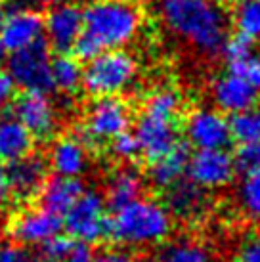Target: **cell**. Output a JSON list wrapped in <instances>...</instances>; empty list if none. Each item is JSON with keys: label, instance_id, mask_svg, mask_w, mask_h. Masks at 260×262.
<instances>
[{"label": "cell", "instance_id": "1", "mask_svg": "<svg viewBox=\"0 0 260 262\" xmlns=\"http://www.w3.org/2000/svg\"><path fill=\"white\" fill-rule=\"evenodd\" d=\"M157 14L176 40L201 56L220 54L228 40V15L216 0H161Z\"/></svg>", "mask_w": 260, "mask_h": 262}, {"label": "cell", "instance_id": "2", "mask_svg": "<svg viewBox=\"0 0 260 262\" xmlns=\"http://www.w3.org/2000/svg\"><path fill=\"white\" fill-rule=\"evenodd\" d=\"M142 29V12L134 0H94L82 12V31L75 44L80 58L128 46Z\"/></svg>", "mask_w": 260, "mask_h": 262}, {"label": "cell", "instance_id": "3", "mask_svg": "<svg viewBox=\"0 0 260 262\" xmlns=\"http://www.w3.org/2000/svg\"><path fill=\"white\" fill-rule=\"evenodd\" d=\"M172 232V214L165 205L138 197L134 201L115 209L109 219L107 235L111 239L130 249L155 247L165 243Z\"/></svg>", "mask_w": 260, "mask_h": 262}, {"label": "cell", "instance_id": "4", "mask_svg": "<svg viewBox=\"0 0 260 262\" xmlns=\"http://www.w3.org/2000/svg\"><path fill=\"white\" fill-rule=\"evenodd\" d=\"M180 111L182 96L170 86L155 88L145 98L134 128L140 153L153 161L178 146Z\"/></svg>", "mask_w": 260, "mask_h": 262}, {"label": "cell", "instance_id": "5", "mask_svg": "<svg viewBox=\"0 0 260 262\" xmlns=\"http://www.w3.org/2000/svg\"><path fill=\"white\" fill-rule=\"evenodd\" d=\"M138 80V61L126 50H105L88 59L82 69V86L96 98L119 96Z\"/></svg>", "mask_w": 260, "mask_h": 262}, {"label": "cell", "instance_id": "6", "mask_svg": "<svg viewBox=\"0 0 260 262\" xmlns=\"http://www.w3.org/2000/svg\"><path fill=\"white\" fill-rule=\"evenodd\" d=\"M132 110L117 96L96 98L88 105L84 123L80 126V140L84 144H105L130 128Z\"/></svg>", "mask_w": 260, "mask_h": 262}, {"label": "cell", "instance_id": "7", "mask_svg": "<svg viewBox=\"0 0 260 262\" xmlns=\"http://www.w3.org/2000/svg\"><path fill=\"white\" fill-rule=\"evenodd\" d=\"M50 50L44 40L31 44L27 48L10 54L8 77L23 92H52Z\"/></svg>", "mask_w": 260, "mask_h": 262}, {"label": "cell", "instance_id": "8", "mask_svg": "<svg viewBox=\"0 0 260 262\" xmlns=\"http://www.w3.org/2000/svg\"><path fill=\"white\" fill-rule=\"evenodd\" d=\"M67 232L77 241L82 243H98L107 237L109 216L105 212V199L101 193L90 189L82 191L77 201L63 214Z\"/></svg>", "mask_w": 260, "mask_h": 262}, {"label": "cell", "instance_id": "9", "mask_svg": "<svg viewBox=\"0 0 260 262\" xmlns=\"http://www.w3.org/2000/svg\"><path fill=\"white\" fill-rule=\"evenodd\" d=\"M184 132L195 149H226L231 142L230 121L214 107H195L189 111Z\"/></svg>", "mask_w": 260, "mask_h": 262}, {"label": "cell", "instance_id": "10", "mask_svg": "<svg viewBox=\"0 0 260 262\" xmlns=\"http://www.w3.org/2000/svg\"><path fill=\"white\" fill-rule=\"evenodd\" d=\"M235 161L226 149H197L188 161L189 180L203 189H220L235 176Z\"/></svg>", "mask_w": 260, "mask_h": 262}, {"label": "cell", "instance_id": "11", "mask_svg": "<svg viewBox=\"0 0 260 262\" xmlns=\"http://www.w3.org/2000/svg\"><path fill=\"white\" fill-rule=\"evenodd\" d=\"M14 117L33 134V138H50L58 130V111L42 92H23L14 102Z\"/></svg>", "mask_w": 260, "mask_h": 262}, {"label": "cell", "instance_id": "12", "mask_svg": "<svg viewBox=\"0 0 260 262\" xmlns=\"http://www.w3.org/2000/svg\"><path fill=\"white\" fill-rule=\"evenodd\" d=\"M80 31H82V10L73 2H58L46 14L44 33L48 44L59 54L75 48Z\"/></svg>", "mask_w": 260, "mask_h": 262}, {"label": "cell", "instance_id": "13", "mask_svg": "<svg viewBox=\"0 0 260 262\" xmlns=\"http://www.w3.org/2000/svg\"><path fill=\"white\" fill-rule=\"evenodd\" d=\"M44 19L35 8H17L6 14L0 29V48L17 52L42 40Z\"/></svg>", "mask_w": 260, "mask_h": 262}, {"label": "cell", "instance_id": "14", "mask_svg": "<svg viewBox=\"0 0 260 262\" xmlns=\"http://www.w3.org/2000/svg\"><path fill=\"white\" fill-rule=\"evenodd\" d=\"M210 96L218 111L233 115L256 103L258 88L254 86V82L247 75L230 71L214 80V84L210 88Z\"/></svg>", "mask_w": 260, "mask_h": 262}, {"label": "cell", "instance_id": "15", "mask_svg": "<svg viewBox=\"0 0 260 262\" xmlns=\"http://www.w3.org/2000/svg\"><path fill=\"white\" fill-rule=\"evenodd\" d=\"M61 230V216L38 209H25L19 212L12 224L10 233L19 245H42L44 241L58 235Z\"/></svg>", "mask_w": 260, "mask_h": 262}, {"label": "cell", "instance_id": "16", "mask_svg": "<svg viewBox=\"0 0 260 262\" xmlns=\"http://www.w3.org/2000/svg\"><path fill=\"white\" fill-rule=\"evenodd\" d=\"M165 197V207L168 212L180 220L195 222L201 220L209 211L207 189L199 188L191 180H178L170 188H166Z\"/></svg>", "mask_w": 260, "mask_h": 262}, {"label": "cell", "instance_id": "17", "mask_svg": "<svg viewBox=\"0 0 260 262\" xmlns=\"http://www.w3.org/2000/svg\"><path fill=\"white\" fill-rule=\"evenodd\" d=\"M6 176L10 193H14L21 201H29L38 195L46 182V163L42 157L29 153L27 157L10 163Z\"/></svg>", "mask_w": 260, "mask_h": 262}, {"label": "cell", "instance_id": "18", "mask_svg": "<svg viewBox=\"0 0 260 262\" xmlns=\"http://www.w3.org/2000/svg\"><path fill=\"white\" fill-rule=\"evenodd\" d=\"M48 163L58 176L65 178H79L88 168L86 144L77 136L58 138L50 147Z\"/></svg>", "mask_w": 260, "mask_h": 262}, {"label": "cell", "instance_id": "19", "mask_svg": "<svg viewBox=\"0 0 260 262\" xmlns=\"http://www.w3.org/2000/svg\"><path fill=\"white\" fill-rule=\"evenodd\" d=\"M82 191L84 188L79 178H65L56 174L50 180L46 178L44 186L38 191V201L44 211L63 216Z\"/></svg>", "mask_w": 260, "mask_h": 262}, {"label": "cell", "instance_id": "20", "mask_svg": "<svg viewBox=\"0 0 260 262\" xmlns=\"http://www.w3.org/2000/svg\"><path fill=\"white\" fill-rule=\"evenodd\" d=\"M35 138L14 115L0 117V161L14 163L33 153Z\"/></svg>", "mask_w": 260, "mask_h": 262}, {"label": "cell", "instance_id": "21", "mask_svg": "<svg viewBox=\"0 0 260 262\" xmlns=\"http://www.w3.org/2000/svg\"><path fill=\"white\" fill-rule=\"evenodd\" d=\"M144 191V176L134 167H121L107 178L105 186V205H109L113 211L123 205L142 197Z\"/></svg>", "mask_w": 260, "mask_h": 262}, {"label": "cell", "instance_id": "22", "mask_svg": "<svg viewBox=\"0 0 260 262\" xmlns=\"http://www.w3.org/2000/svg\"><path fill=\"white\" fill-rule=\"evenodd\" d=\"M188 161L189 153L184 146H174L170 151H166L165 155H161L157 159L151 161L149 167V180L153 186L157 188H170L172 184L182 180V176L188 170Z\"/></svg>", "mask_w": 260, "mask_h": 262}, {"label": "cell", "instance_id": "23", "mask_svg": "<svg viewBox=\"0 0 260 262\" xmlns=\"http://www.w3.org/2000/svg\"><path fill=\"white\" fill-rule=\"evenodd\" d=\"M157 262H212V253L193 237H178L166 241L159 249Z\"/></svg>", "mask_w": 260, "mask_h": 262}, {"label": "cell", "instance_id": "24", "mask_svg": "<svg viewBox=\"0 0 260 262\" xmlns=\"http://www.w3.org/2000/svg\"><path fill=\"white\" fill-rule=\"evenodd\" d=\"M52 86L61 90L63 94H73L82 84V67L71 56H58L50 63Z\"/></svg>", "mask_w": 260, "mask_h": 262}, {"label": "cell", "instance_id": "25", "mask_svg": "<svg viewBox=\"0 0 260 262\" xmlns=\"http://www.w3.org/2000/svg\"><path fill=\"white\" fill-rule=\"evenodd\" d=\"M231 140H237L239 144L260 142V105L253 103L251 107L233 113L230 119Z\"/></svg>", "mask_w": 260, "mask_h": 262}, {"label": "cell", "instance_id": "26", "mask_svg": "<svg viewBox=\"0 0 260 262\" xmlns=\"http://www.w3.org/2000/svg\"><path fill=\"white\" fill-rule=\"evenodd\" d=\"M233 25L241 37L260 38V0H239L233 10Z\"/></svg>", "mask_w": 260, "mask_h": 262}, {"label": "cell", "instance_id": "27", "mask_svg": "<svg viewBox=\"0 0 260 262\" xmlns=\"http://www.w3.org/2000/svg\"><path fill=\"white\" fill-rule=\"evenodd\" d=\"M222 54H224L231 73L247 75L249 73V67H251V61L254 58L253 40L241 37V35H237L235 38H228L224 42Z\"/></svg>", "mask_w": 260, "mask_h": 262}, {"label": "cell", "instance_id": "28", "mask_svg": "<svg viewBox=\"0 0 260 262\" xmlns=\"http://www.w3.org/2000/svg\"><path fill=\"white\" fill-rule=\"evenodd\" d=\"M237 203L247 219L260 224V172L245 174L237 188Z\"/></svg>", "mask_w": 260, "mask_h": 262}, {"label": "cell", "instance_id": "29", "mask_svg": "<svg viewBox=\"0 0 260 262\" xmlns=\"http://www.w3.org/2000/svg\"><path fill=\"white\" fill-rule=\"evenodd\" d=\"M233 161H235V168H239L245 174L260 172V142L241 144Z\"/></svg>", "mask_w": 260, "mask_h": 262}, {"label": "cell", "instance_id": "30", "mask_svg": "<svg viewBox=\"0 0 260 262\" xmlns=\"http://www.w3.org/2000/svg\"><path fill=\"white\" fill-rule=\"evenodd\" d=\"M109 144H111L113 155L121 161H132L140 155V144H138L136 136L128 130L123 132V134H119V136L111 140Z\"/></svg>", "mask_w": 260, "mask_h": 262}, {"label": "cell", "instance_id": "31", "mask_svg": "<svg viewBox=\"0 0 260 262\" xmlns=\"http://www.w3.org/2000/svg\"><path fill=\"white\" fill-rule=\"evenodd\" d=\"M73 241L69 237H65V235H54L50 237L48 241H44L42 245V251H40V256L44 258H48L52 262H65V256L69 253V249H71Z\"/></svg>", "mask_w": 260, "mask_h": 262}, {"label": "cell", "instance_id": "32", "mask_svg": "<svg viewBox=\"0 0 260 262\" xmlns=\"http://www.w3.org/2000/svg\"><path fill=\"white\" fill-rule=\"evenodd\" d=\"M237 262H260V232L243 239L237 251Z\"/></svg>", "mask_w": 260, "mask_h": 262}, {"label": "cell", "instance_id": "33", "mask_svg": "<svg viewBox=\"0 0 260 262\" xmlns=\"http://www.w3.org/2000/svg\"><path fill=\"white\" fill-rule=\"evenodd\" d=\"M96 253L90 243H82V241H77L73 243L69 253L65 256V262H96Z\"/></svg>", "mask_w": 260, "mask_h": 262}, {"label": "cell", "instance_id": "34", "mask_svg": "<svg viewBox=\"0 0 260 262\" xmlns=\"http://www.w3.org/2000/svg\"><path fill=\"white\" fill-rule=\"evenodd\" d=\"M0 262H35V258L19 245H2L0 247Z\"/></svg>", "mask_w": 260, "mask_h": 262}, {"label": "cell", "instance_id": "35", "mask_svg": "<svg viewBox=\"0 0 260 262\" xmlns=\"http://www.w3.org/2000/svg\"><path fill=\"white\" fill-rule=\"evenodd\" d=\"M12 96H14V82L10 80L8 73H2V71H0V115H2L4 107L10 103Z\"/></svg>", "mask_w": 260, "mask_h": 262}, {"label": "cell", "instance_id": "36", "mask_svg": "<svg viewBox=\"0 0 260 262\" xmlns=\"http://www.w3.org/2000/svg\"><path fill=\"white\" fill-rule=\"evenodd\" d=\"M96 262H142L136 256L128 255V253H123V251H107L101 256L96 258Z\"/></svg>", "mask_w": 260, "mask_h": 262}, {"label": "cell", "instance_id": "37", "mask_svg": "<svg viewBox=\"0 0 260 262\" xmlns=\"http://www.w3.org/2000/svg\"><path fill=\"white\" fill-rule=\"evenodd\" d=\"M8 199H10V188H8V176H6V167L0 161V212L6 209Z\"/></svg>", "mask_w": 260, "mask_h": 262}, {"label": "cell", "instance_id": "38", "mask_svg": "<svg viewBox=\"0 0 260 262\" xmlns=\"http://www.w3.org/2000/svg\"><path fill=\"white\" fill-rule=\"evenodd\" d=\"M247 77L253 80L254 86L260 88V52L253 58V61H251V67H249V73H247Z\"/></svg>", "mask_w": 260, "mask_h": 262}, {"label": "cell", "instance_id": "39", "mask_svg": "<svg viewBox=\"0 0 260 262\" xmlns=\"http://www.w3.org/2000/svg\"><path fill=\"white\" fill-rule=\"evenodd\" d=\"M31 6H52V4H58L61 0H23Z\"/></svg>", "mask_w": 260, "mask_h": 262}, {"label": "cell", "instance_id": "40", "mask_svg": "<svg viewBox=\"0 0 260 262\" xmlns=\"http://www.w3.org/2000/svg\"><path fill=\"white\" fill-rule=\"evenodd\" d=\"M6 4H4V0H0V29H2V23H4V17H6Z\"/></svg>", "mask_w": 260, "mask_h": 262}, {"label": "cell", "instance_id": "41", "mask_svg": "<svg viewBox=\"0 0 260 262\" xmlns=\"http://www.w3.org/2000/svg\"><path fill=\"white\" fill-rule=\"evenodd\" d=\"M216 2H228V0H216Z\"/></svg>", "mask_w": 260, "mask_h": 262}]
</instances>
